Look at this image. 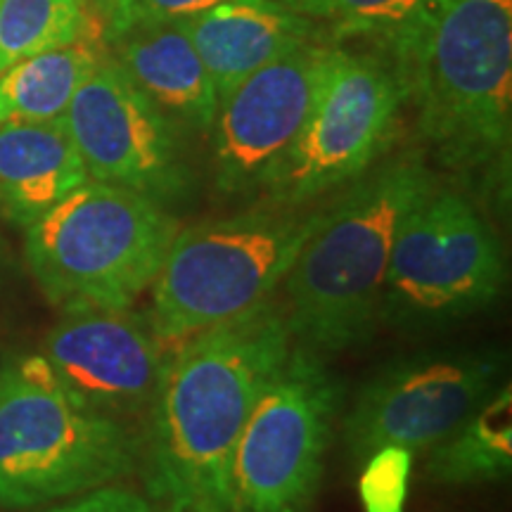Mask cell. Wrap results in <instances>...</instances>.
I'll return each mask as SVG.
<instances>
[{
  "mask_svg": "<svg viewBox=\"0 0 512 512\" xmlns=\"http://www.w3.org/2000/svg\"><path fill=\"white\" fill-rule=\"evenodd\" d=\"M403 105L387 57L332 48L311 112L261 178L268 204L302 209L366 174L392 145Z\"/></svg>",
  "mask_w": 512,
  "mask_h": 512,
  "instance_id": "9c48e42d",
  "label": "cell"
},
{
  "mask_svg": "<svg viewBox=\"0 0 512 512\" xmlns=\"http://www.w3.org/2000/svg\"><path fill=\"white\" fill-rule=\"evenodd\" d=\"M41 512H157L150 498L121 484H107L86 494L64 498Z\"/></svg>",
  "mask_w": 512,
  "mask_h": 512,
  "instance_id": "603a6c76",
  "label": "cell"
},
{
  "mask_svg": "<svg viewBox=\"0 0 512 512\" xmlns=\"http://www.w3.org/2000/svg\"><path fill=\"white\" fill-rule=\"evenodd\" d=\"M425 479L439 486L503 482L512 470V387L489 401L425 453Z\"/></svg>",
  "mask_w": 512,
  "mask_h": 512,
  "instance_id": "ac0fdd59",
  "label": "cell"
},
{
  "mask_svg": "<svg viewBox=\"0 0 512 512\" xmlns=\"http://www.w3.org/2000/svg\"><path fill=\"white\" fill-rule=\"evenodd\" d=\"M332 48V43L309 41L287 50L219 102L209 133L221 192L245 195L261 188L266 169L311 112Z\"/></svg>",
  "mask_w": 512,
  "mask_h": 512,
  "instance_id": "7c38bea8",
  "label": "cell"
},
{
  "mask_svg": "<svg viewBox=\"0 0 512 512\" xmlns=\"http://www.w3.org/2000/svg\"><path fill=\"white\" fill-rule=\"evenodd\" d=\"M62 119L91 181L133 190L162 207L188 192L181 131L114 60L100 62L83 81Z\"/></svg>",
  "mask_w": 512,
  "mask_h": 512,
  "instance_id": "8fae6325",
  "label": "cell"
},
{
  "mask_svg": "<svg viewBox=\"0 0 512 512\" xmlns=\"http://www.w3.org/2000/svg\"><path fill=\"white\" fill-rule=\"evenodd\" d=\"M316 214L268 204L178 228L150 285L152 330L164 342H183L275 297Z\"/></svg>",
  "mask_w": 512,
  "mask_h": 512,
  "instance_id": "8992f818",
  "label": "cell"
},
{
  "mask_svg": "<svg viewBox=\"0 0 512 512\" xmlns=\"http://www.w3.org/2000/svg\"><path fill=\"white\" fill-rule=\"evenodd\" d=\"M112 46L114 62L178 131H211L219 98L181 19L133 29Z\"/></svg>",
  "mask_w": 512,
  "mask_h": 512,
  "instance_id": "9a60e30c",
  "label": "cell"
},
{
  "mask_svg": "<svg viewBox=\"0 0 512 512\" xmlns=\"http://www.w3.org/2000/svg\"><path fill=\"white\" fill-rule=\"evenodd\" d=\"M181 24L207 67L219 102L275 57L325 38L311 19L283 0H221Z\"/></svg>",
  "mask_w": 512,
  "mask_h": 512,
  "instance_id": "5bb4252c",
  "label": "cell"
},
{
  "mask_svg": "<svg viewBox=\"0 0 512 512\" xmlns=\"http://www.w3.org/2000/svg\"><path fill=\"white\" fill-rule=\"evenodd\" d=\"M508 268L501 238L470 197L434 188L403 216L384 275L380 325L427 332L489 309Z\"/></svg>",
  "mask_w": 512,
  "mask_h": 512,
  "instance_id": "52a82bcc",
  "label": "cell"
},
{
  "mask_svg": "<svg viewBox=\"0 0 512 512\" xmlns=\"http://www.w3.org/2000/svg\"><path fill=\"white\" fill-rule=\"evenodd\" d=\"M328 38H366L384 57L411 36L434 0H283Z\"/></svg>",
  "mask_w": 512,
  "mask_h": 512,
  "instance_id": "ffe728a7",
  "label": "cell"
},
{
  "mask_svg": "<svg viewBox=\"0 0 512 512\" xmlns=\"http://www.w3.org/2000/svg\"><path fill=\"white\" fill-rule=\"evenodd\" d=\"M178 228L150 197L88 178L24 230V259L60 311L131 309L155 283Z\"/></svg>",
  "mask_w": 512,
  "mask_h": 512,
  "instance_id": "5b68a950",
  "label": "cell"
},
{
  "mask_svg": "<svg viewBox=\"0 0 512 512\" xmlns=\"http://www.w3.org/2000/svg\"><path fill=\"white\" fill-rule=\"evenodd\" d=\"M164 339L131 309H76L43 337L41 354L60 380L100 411L147 413L162 380Z\"/></svg>",
  "mask_w": 512,
  "mask_h": 512,
  "instance_id": "4fadbf2b",
  "label": "cell"
},
{
  "mask_svg": "<svg viewBox=\"0 0 512 512\" xmlns=\"http://www.w3.org/2000/svg\"><path fill=\"white\" fill-rule=\"evenodd\" d=\"M344 387L323 354L292 344L256 399L233 458L230 512H311Z\"/></svg>",
  "mask_w": 512,
  "mask_h": 512,
  "instance_id": "ba28073f",
  "label": "cell"
},
{
  "mask_svg": "<svg viewBox=\"0 0 512 512\" xmlns=\"http://www.w3.org/2000/svg\"><path fill=\"white\" fill-rule=\"evenodd\" d=\"M107 5H110V0H91V8L98 12V17H102V12H105Z\"/></svg>",
  "mask_w": 512,
  "mask_h": 512,
  "instance_id": "cb8c5ba5",
  "label": "cell"
},
{
  "mask_svg": "<svg viewBox=\"0 0 512 512\" xmlns=\"http://www.w3.org/2000/svg\"><path fill=\"white\" fill-rule=\"evenodd\" d=\"M415 453L403 446H382L363 460L358 496L366 512H406Z\"/></svg>",
  "mask_w": 512,
  "mask_h": 512,
  "instance_id": "44dd1931",
  "label": "cell"
},
{
  "mask_svg": "<svg viewBox=\"0 0 512 512\" xmlns=\"http://www.w3.org/2000/svg\"><path fill=\"white\" fill-rule=\"evenodd\" d=\"M216 3L221 0H110L100 19L105 38L114 43L133 29L176 22V19L197 15Z\"/></svg>",
  "mask_w": 512,
  "mask_h": 512,
  "instance_id": "7402d4cb",
  "label": "cell"
},
{
  "mask_svg": "<svg viewBox=\"0 0 512 512\" xmlns=\"http://www.w3.org/2000/svg\"><path fill=\"white\" fill-rule=\"evenodd\" d=\"M292 344L278 294L183 339L147 408L138 465L157 512H230L240 434Z\"/></svg>",
  "mask_w": 512,
  "mask_h": 512,
  "instance_id": "6da1fadb",
  "label": "cell"
},
{
  "mask_svg": "<svg viewBox=\"0 0 512 512\" xmlns=\"http://www.w3.org/2000/svg\"><path fill=\"white\" fill-rule=\"evenodd\" d=\"M102 41L105 34L95 31L5 69L0 74V126L62 119L83 81L107 60Z\"/></svg>",
  "mask_w": 512,
  "mask_h": 512,
  "instance_id": "e0dca14e",
  "label": "cell"
},
{
  "mask_svg": "<svg viewBox=\"0 0 512 512\" xmlns=\"http://www.w3.org/2000/svg\"><path fill=\"white\" fill-rule=\"evenodd\" d=\"M143 434L60 380L41 354L0 361V505L29 510L119 484Z\"/></svg>",
  "mask_w": 512,
  "mask_h": 512,
  "instance_id": "277c9868",
  "label": "cell"
},
{
  "mask_svg": "<svg viewBox=\"0 0 512 512\" xmlns=\"http://www.w3.org/2000/svg\"><path fill=\"white\" fill-rule=\"evenodd\" d=\"M434 185L425 162L406 152L318 209L278 294L294 342L328 356L373 339L396 228Z\"/></svg>",
  "mask_w": 512,
  "mask_h": 512,
  "instance_id": "3957f363",
  "label": "cell"
},
{
  "mask_svg": "<svg viewBox=\"0 0 512 512\" xmlns=\"http://www.w3.org/2000/svg\"><path fill=\"white\" fill-rule=\"evenodd\" d=\"M387 60L432 157L460 178L508 188L512 0H434Z\"/></svg>",
  "mask_w": 512,
  "mask_h": 512,
  "instance_id": "7a4b0ae2",
  "label": "cell"
},
{
  "mask_svg": "<svg viewBox=\"0 0 512 512\" xmlns=\"http://www.w3.org/2000/svg\"><path fill=\"white\" fill-rule=\"evenodd\" d=\"M88 181L64 119L0 126V216L27 230Z\"/></svg>",
  "mask_w": 512,
  "mask_h": 512,
  "instance_id": "2e32d148",
  "label": "cell"
},
{
  "mask_svg": "<svg viewBox=\"0 0 512 512\" xmlns=\"http://www.w3.org/2000/svg\"><path fill=\"white\" fill-rule=\"evenodd\" d=\"M102 31L86 0H0V74L27 57Z\"/></svg>",
  "mask_w": 512,
  "mask_h": 512,
  "instance_id": "d6986e66",
  "label": "cell"
},
{
  "mask_svg": "<svg viewBox=\"0 0 512 512\" xmlns=\"http://www.w3.org/2000/svg\"><path fill=\"white\" fill-rule=\"evenodd\" d=\"M508 351L456 347L418 351L384 363L363 382L344 418L356 463L382 446L427 453L505 384Z\"/></svg>",
  "mask_w": 512,
  "mask_h": 512,
  "instance_id": "30bf717a",
  "label": "cell"
}]
</instances>
